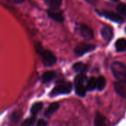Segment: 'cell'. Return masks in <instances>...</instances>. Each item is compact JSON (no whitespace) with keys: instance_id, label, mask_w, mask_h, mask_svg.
Segmentation results:
<instances>
[{"instance_id":"8992f818","label":"cell","mask_w":126,"mask_h":126,"mask_svg":"<svg viewBox=\"0 0 126 126\" xmlns=\"http://www.w3.org/2000/svg\"><path fill=\"white\" fill-rule=\"evenodd\" d=\"M116 92L121 97L126 98V83L123 82H115L114 83Z\"/></svg>"},{"instance_id":"ac0fdd59","label":"cell","mask_w":126,"mask_h":126,"mask_svg":"<svg viewBox=\"0 0 126 126\" xmlns=\"http://www.w3.org/2000/svg\"><path fill=\"white\" fill-rule=\"evenodd\" d=\"M97 78H95L94 77H92L88 80L87 86H86V89H87L88 91H92L94 89H97Z\"/></svg>"},{"instance_id":"603a6c76","label":"cell","mask_w":126,"mask_h":126,"mask_svg":"<svg viewBox=\"0 0 126 126\" xmlns=\"http://www.w3.org/2000/svg\"><path fill=\"white\" fill-rule=\"evenodd\" d=\"M21 114H18V112L17 111V112H16V113H13V118H12V120H14V121H18V120H19V118L21 117Z\"/></svg>"},{"instance_id":"484cf974","label":"cell","mask_w":126,"mask_h":126,"mask_svg":"<svg viewBox=\"0 0 126 126\" xmlns=\"http://www.w3.org/2000/svg\"><path fill=\"white\" fill-rule=\"evenodd\" d=\"M86 1H89V2H90V3L94 4V3L97 2V0H86Z\"/></svg>"},{"instance_id":"7c38bea8","label":"cell","mask_w":126,"mask_h":126,"mask_svg":"<svg viewBox=\"0 0 126 126\" xmlns=\"http://www.w3.org/2000/svg\"><path fill=\"white\" fill-rule=\"evenodd\" d=\"M59 108V105L57 103H52L51 105H49V106L47 108V109L44 112V116L46 117H49L52 114H53Z\"/></svg>"},{"instance_id":"e0dca14e","label":"cell","mask_w":126,"mask_h":126,"mask_svg":"<svg viewBox=\"0 0 126 126\" xmlns=\"http://www.w3.org/2000/svg\"><path fill=\"white\" fill-rule=\"evenodd\" d=\"M42 108H43V103H35L31 108V110H30L31 114L33 117L36 116L41 111Z\"/></svg>"},{"instance_id":"83f0119b","label":"cell","mask_w":126,"mask_h":126,"mask_svg":"<svg viewBox=\"0 0 126 126\" xmlns=\"http://www.w3.org/2000/svg\"></svg>"},{"instance_id":"d4e9b609","label":"cell","mask_w":126,"mask_h":126,"mask_svg":"<svg viewBox=\"0 0 126 126\" xmlns=\"http://www.w3.org/2000/svg\"><path fill=\"white\" fill-rule=\"evenodd\" d=\"M8 1L11 2V3H14V4H18V3H21L23 2L24 0H7Z\"/></svg>"},{"instance_id":"cb8c5ba5","label":"cell","mask_w":126,"mask_h":126,"mask_svg":"<svg viewBox=\"0 0 126 126\" xmlns=\"http://www.w3.org/2000/svg\"><path fill=\"white\" fill-rule=\"evenodd\" d=\"M47 125V123L45 120H39L37 122L36 126H46Z\"/></svg>"},{"instance_id":"d6986e66","label":"cell","mask_w":126,"mask_h":126,"mask_svg":"<svg viewBox=\"0 0 126 126\" xmlns=\"http://www.w3.org/2000/svg\"><path fill=\"white\" fill-rule=\"evenodd\" d=\"M86 75L85 73H80V74H78L75 79V85H78V84H83V83L86 81Z\"/></svg>"},{"instance_id":"3957f363","label":"cell","mask_w":126,"mask_h":126,"mask_svg":"<svg viewBox=\"0 0 126 126\" xmlns=\"http://www.w3.org/2000/svg\"><path fill=\"white\" fill-rule=\"evenodd\" d=\"M43 63L46 66H50L55 63L56 62V57L55 55L49 50H43L41 53Z\"/></svg>"},{"instance_id":"5b68a950","label":"cell","mask_w":126,"mask_h":126,"mask_svg":"<svg viewBox=\"0 0 126 126\" xmlns=\"http://www.w3.org/2000/svg\"><path fill=\"white\" fill-rule=\"evenodd\" d=\"M95 45L94 44H86V43H80L78 44L75 49V52L77 55H83L85 53L92 51L93 49H95Z\"/></svg>"},{"instance_id":"ffe728a7","label":"cell","mask_w":126,"mask_h":126,"mask_svg":"<svg viewBox=\"0 0 126 126\" xmlns=\"http://www.w3.org/2000/svg\"><path fill=\"white\" fill-rule=\"evenodd\" d=\"M97 80V89L99 91H102L106 86V79L103 76H100V77H98Z\"/></svg>"},{"instance_id":"5bb4252c","label":"cell","mask_w":126,"mask_h":126,"mask_svg":"<svg viewBox=\"0 0 126 126\" xmlns=\"http://www.w3.org/2000/svg\"><path fill=\"white\" fill-rule=\"evenodd\" d=\"M116 49L118 52H123L126 50V40L124 38L118 39L115 44Z\"/></svg>"},{"instance_id":"8fae6325","label":"cell","mask_w":126,"mask_h":126,"mask_svg":"<svg viewBox=\"0 0 126 126\" xmlns=\"http://www.w3.org/2000/svg\"><path fill=\"white\" fill-rule=\"evenodd\" d=\"M73 69L76 72H78L79 74L85 73L88 69V66L83 63L78 62V63H76L73 65Z\"/></svg>"},{"instance_id":"2e32d148","label":"cell","mask_w":126,"mask_h":126,"mask_svg":"<svg viewBox=\"0 0 126 126\" xmlns=\"http://www.w3.org/2000/svg\"><path fill=\"white\" fill-rule=\"evenodd\" d=\"M86 86L83 84H78L75 85V92L80 97H84L86 93Z\"/></svg>"},{"instance_id":"44dd1931","label":"cell","mask_w":126,"mask_h":126,"mask_svg":"<svg viewBox=\"0 0 126 126\" xmlns=\"http://www.w3.org/2000/svg\"><path fill=\"white\" fill-rule=\"evenodd\" d=\"M117 10L122 16H123L124 17H126V4L121 3V4H118L117 7Z\"/></svg>"},{"instance_id":"ba28073f","label":"cell","mask_w":126,"mask_h":126,"mask_svg":"<svg viewBox=\"0 0 126 126\" xmlns=\"http://www.w3.org/2000/svg\"><path fill=\"white\" fill-rule=\"evenodd\" d=\"M109 120L102 114H97L94 119V126H109Z\"/></svg>"},{"instance_id":"4316f807","label":"cell","mask_w":126,"mask_h":126,"mask_svg":"<svg viewBox=\"0 0 126 126\" xmlns=\"http://www.w3.org/2000/svg\"><path fill=\"white\" fill-rule=\"evenodd\" d=\"M112 1H117L118 0H112Z\"/></svg>"},{"instance_id":"9c48e42d","label":"cell","mask_w":126,"mask_h":126,"mask_svg":"<svg viewBox=\"0 0 126 126\" xmlns=\"http://www.w3.org/2000/svg\"><path fill=\"white\" fill-rule=\"evenodd\" d=\"M48 15L49 16L50 18H52V19H54L56 21H59V22H62L64 20V17L63 16V14L57 11L56 10H48Z\"/></svg>"},{"instance_id":"277c9868","label":"cell","mask_w":126,"mask_h":126,"mask_svg":"<svg viewBox=\"0 0 126 126\" xmlns=\"http://www.w3.org/2000/svg\"><path fill=\"white\" fill-rule=\"evenodd\" d=\"M77 32L84 38L86 39H92L93 38V32L89 27L86 24H80L76 26Z\"/></svg>"},{"instance_id":"6da1fadb","label":"cell","mask_w":126,"mask_h":126,"mask_svg":"<svg viewBox=\"0 0 126 126\" xmlns=\"http://www.w3.org/2000/svg\"><path fill=\"white\" fill-rule=\"evenodd\" d=\"M111 71L118 81L126 83V66L123 63L114 62L111 65Z\"/></svg>"},{"instance_id":"30bf717a","label":"cell","mask_w":126,"mask_h":126,"mask_svg":"<svg viewBox=\"0 0 126 126\" xmlns=\"http://www.w3.org/2000/svg\"><path fill=\"white\" fill-rule=\"evenodd\" d=\"M101 35L103 39L106 41H109L113 37V31L111 27L106 26L101 30Z\"/></svg>"},{"instance_id":"52a82bcc","label":"cell","mask_w":126,"mask_h":126,"mask_svg":"<svg viewBox=\"0 0 126 126\" xmlns=\"http://www.w3.org/2000/svg\"><path fill=\"white\" fill-rule=\"evenodd\" d=\"M103 15L109 19L118 22V23H122L123 21V17H121V16L114 13V12H111V11H104L103 12Z\"/></svg>"},{"instance_id":"7402d4cb","label":"cell","mask_w":126,"mask_h":126,"mask_svg":"<svg viewBox=\"0 0 126 126\" xmlns=\"http://www.w3.org/2000/svg\"><path fill=\"white\" fill-rule=\"evenodd\" d=\"M35 117H32L24 120L21 126H33L35 124Z\"/></svg>"},{"instance_id":"7a4b0ae2","label":"cell","mask_w":126,"mask_h":126,"mask_svg":"<svg viewBox=\"0 0 126 126\" xmlns=\"http://www.w3.org/2000/svg\"><path fill=\"white\" fill-rule=\"evenodd\" d=\"M72 89V85L69 82L66 81H61L52 90L50 93L51 97H55L60 94H69L71 92Z\"/></svg>"},{"instance_id":"4fadbf2b","label":"cell","mask_w":126,"mask_h":126,"mask_svg":"<svg viewBox=\"0 0 126 126\" xmlns=\"http://www.w3.org/2000/svg\"><path fill=\"white\" fill-rule=\"evenodd\" d=\"M55 77V72H52V71H49V72H46L43 74L42 77H41V80L42 82L44 83H49L51 80H52Z\"/></svg>"},{"instance_id":"9a60e30c","label":"cell","mask_w":126,"mask_h":126,"mask_svg":"<svg viewBox=\"0 0 126 126\" xmlns=\"http://www.w3.org/2000/svg\"><path fill=\"white\" fill-rule=\"evenodd\" d=\"M44 1L52 10H57L61 6L62 0H44Z\"/></svg>"}]
</instances>
